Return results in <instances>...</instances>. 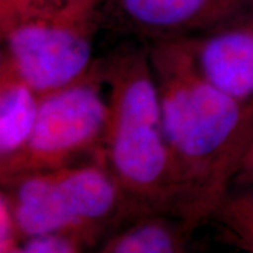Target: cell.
<instances>
[{"instance_id": "12", "label": "cell", "mask_w": 253, "mask_h": 253, "mask_svg": "<svg viewBox=\"0 0 253 253\" xmlns=\"http://www.w3.org/2000/svg\"><path fill=\"white\" fill-rule=\"evenodd\" d=\"M23 242L9 200L0 191V253H9Z\"/></svg>"}, {"instance_id": "11", "label": "cell", "mask_w": 253, "mask_h": 253, "mask_svg": "<svg viewBox=\"0 0 253 253\" xmlns=\"http://www.w3.org/2000/svg\"><path fill=\"white\" fill-rule=\"evenodd\" d=\"M68 3L49 0H0V31L1 37L20 24L51 14Z\"/></svg>"}, {"instance_id": "13", "label": "cell", "mask_w": 253, "mask_h": 253, "mask_svg": "<svg viewBox=\"0 0 253 253\" xmlns=\"http://www.w3.org/2000/svg\"><path fill=\"white\" fill-rule=\"evenodd\" d=\"M26 253H86L87 249L62 236H37L23 241Z\"/></svg>"}, {"instance_id": "16", "label": "cell", "mask_w": 253, "mask_h": 253, "mask_svg": "<svg viewBox=\"0 0 253 253\" xmlns=\"http://www.w3.org/2000/svg\"><path fill=\"white\" fill-rule=\"evenodd\" d=\"M9 253H26V251H24V248H23V242L18 245V246H16L13 251H10Z\"/></svg>"}, {"instance_id": "5", "label": "cell", "mask_w": 253, "mask_h": 253, "mask_svg": "<svg viewBox=\"0 0 253 253\" xmlns=\"http://www.w3.org/2000/svg\"><path fill=\"white\" fill-rule=\"evenodd\" d=\"M91 9L65 4L1 37V59L42 97L81 81L93 71Z\"/></svg>"}, {"instance_id": "10", "label": "cell", "mask_w": 253, "mask_h": 253, "mask_svg": "<svg viewBox=\"0 0 253 253\" xmlns=\"http://www.w3.org/2000/svg\"><path fill=\"white\" fill-rule=\"evenodd\" d=\"M242 253H253V187L229 191L212 217Z\"/></svg>"}, {"instance_id": "1", "label": "cell", "mask_w": 253, "mask_h": 253, "mask_svg": "<svg viewBox=\"0 0 253 253\" xmlns=\"http://www.w3.org/2000/svg\"><path fill=\"white\" fill-rule=\"evenodd\" d=\"M148 46L165 136L187 193L190 217L203 224L234 184L253 138V106L208 82L186 40Z\"/></svg>"}, {"instance_id": "7", "label": "cell", "mask_w": 253, "mask_h": 253, "mask_svg": "<svg viewBox=\"0 0 253 253\" xmlns=\"http://www.w3.org/2000/svg\"><path fill=\"white\" fill-rule=\"evenodd\" d=\"M183 40L208 82L253 106V18Z\"/></svg>"}, {"instance_id": "6", "label": "cell", "mask_w": 253, "mask_h": 253, "mask_svg": "<svg viewBox=\"0 0 253 253\" xmlns=\"http://www.w3.org/2000/svg\"><path fill=\"white\" fill-rule=\"evenodd\" d=\"M253 0H118L128 27L154 41L203 36L239 21Z\"/></svg>"}, {"instance_id": "4", "label": "cell", "mask_w": 253, "mask_h": 253, "mask_svg": "<svg viewBox=\"0 0 253 253\" xmlns=\"http://www.w3.org/2000/svg\"><path fill=\"white\" fill-rule=\"evenodd\" d=\"M107 121V93L100 61L89 75L41 97L36 126L23 151L0 166L1 184L99 156Z\"/></svg>"}, {"instance_id": "3", "label": "cell", "mask_w": 253, "mask_h": 253, "mask_svg": "<svg viewBox=\"0 0 253 253\" xmlns=\"http://www.w3.org/2000/svg\"><path fill=\"white\" fill-rule=\"evenodd\" d=\"M1 191L23 241L62 236L89 249L146 214L126 196L100 156L18 176L3 183Z\"/></svg>"}, {"instance_id": "9", "label": "cell", "mask_w": 253, "mask_h": 253, "mask_svg": "<svg viewBox=\"0 0 253 253\" xmlns=\"http://www.w3.org/2000/svg\"><path fill=\"white\" fill-rule=\"evenodd\" d=\"M41 96L6 63L0 62V166L27 144L36 126Z\"/></svg>"}, {"instance_id": "15", "label": "cell", "mask_w": 253, "mask_h": 253, "mask_svg": "<svg viewBox=\"0 0 253 253\" xmlns=\"http://www.w3.org/2000/svg\"><path fill=\"white\" fill-rule=\"evenodd\" d=\"M68 3H72V4H78V6H83V7H87L91 9L93 4L96 3V0H66Z\"/></svg>"}, {"instance_id": "8", "label": "cell", "mask_w": 253, "mask_h": 253, "mask_svg": "<svg viewBox=\"0 0 253 253\" xmlns=\"http://www.w3.org/2000/svg\"><path fill=\"white\" fill-rule=\"evenodd\" d=\"M199 226L176 215L144 214L110 235L97 253H193L191 238Z\"/></svg>"}, {"instance_id": "14", "label": "cell", "mask_w": 253, "mask_h": 253, "mask_svg": "<svg viewBox=\"0 0 253 253\" xmlns=\"http://www.w3.org/2000/svg\"><path fill=\"white\" fill-rule=\"evenodd\" d=\"M232 186H235L236 189L253 187V138L241 161Z\"/></svg>"}, {"instance_id": "2", "label": "cell", "mask_w": 253, "mask_h": 253, "mask_svg": "<svg viewBox=\"0 0 253 253\" xmlns=\"http://www.w3.org/2000/svg\"><path fill=\"white\" fill-rule=\"evenodd\" d=\"M100 68L107 93L100 159L146 214L193 221L187 193L165 136L149 46L117 51L100 61Z\"/></svg>"}]
</instances>
